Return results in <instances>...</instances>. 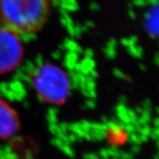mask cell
Wrapping results in <instances>:
<instances>
[{
    "label": "cell",
    "mask_w": 159,
    "mask_h": 159,
    "mask_svg": "<svg viewBox=\"0 0 159 159\" xmlns=\"http://www.w3.org/2000/svg\"><path fill=\"white\" fill-rule=\"evenodd\" d=\"M24 49L20 35L6 27L0 28V74L15 70L21 63Z\"/></svg>",
    "instance_id": "cell-3"
},
{
    "label": "cell",
    "mask_w": 159,
    "mask_h": 159,
    "mask_svg": "<svg viewBox=\"0 0 159 159\" xmlns=\"http://www.w3.org/2000/svg\"><path fill=\"white\" fill-rule=\"evenodd\" d=\"M50 0H0V20L19 35L39 32L50 16Z\"/></svg>",
    "instance_id": "cell-1"
},
{
    "label": "cell",
    "mask_w": 159,
    "mask_h": 159,
    "mask_svg": "<svg viewBox=\"0 0 159 159\" xmlns=\"http://www.w3.org/2000/svg\"><path fill=\"white\" fill-rule=\"evenodd\" d=\"M19 128L20 119L16 111L8 102L0 99V138H10Z\"/></svg>",
    "instance_id": "cell-4"
},
{
    "label": "cell",
    "mask_w": 159,
    "mask_h": 159,
    "mask_svg": "<svg viewBox=\"0 0 159 159\" xmlns=\"http://www.w3.org/2000/svg\"><path fill=\"white\" fill-rule=\"evenodd\" d=\"M34 90L44 102L59 104L70 92V80L64 70L57 66L45 64L36 69L33 75Z\"/></svg>",
    "instance_id": "cell-2"
}]
</instances>
